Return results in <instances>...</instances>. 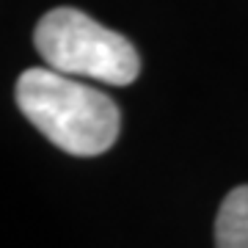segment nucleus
I'll return each instance as SVG.
<instances>
[{"instance_id":"obj_1","label":"nucleus","mask_w":248,"mask_h":248,"mask_svg":"<svg viewBox=\"0 0 248 248\" xmlns=\"http://www.w3.org/2000/svg\"><path fill=\"white\" fill-rule=\"evenodd\" d=\"M17 108L50 143L75 157H94L116 143L122 113L105 91L58 69L33 66L17 78Z\"/></svg>"},{"instance_id":"obj_2","label":"nucleus","mask_w":248,"mask_h":248,"mask_svg":"<svg viewBox=\"0 0 248 248\" xmlns=\"http://www.w3.org/2000/svg\"><path fill=\"white\" fill-rule=\"evenodd\" d=\"M33 45L47 66L72 78L130 86L141 72V58L122 33L72 6H58L39 19Z\"/></svg>"},{"instance_id":"obj_3","label":"nucleus","mask_w":248,"mask_h":248,"mask_svg":"<svg viewBox=\"0 0 248 248\" xmlns=\"http://www.w3.org/2000/svg\"><path fill=\"white\" fill-rule=\"evenodd\" d=\"M215 248H248V185L223 199L215 218Z\"/></svg>"}]
</instances>
